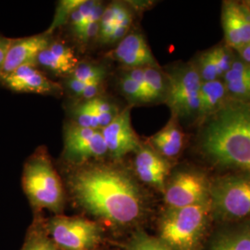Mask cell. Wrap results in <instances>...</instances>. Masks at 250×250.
I'll use <instances>...</instances> for the list:
<instances>
[{"label":"cell","instance_id":"cell-1","mask_svg":"<svg viewBox=\"0 0 250 250\" xmlns=\"http://www.w3.org/2000/svg\"><path fill=\"white\" fill-rule=\"evenodd\" d=\"M120 161L99 160L72 166L67 185L78 205L111 224H134L145 209V195Z\"/></svg>","mask_w":250,"mask_h":250},{"label":"cell","instance_id":"cell-2","mask_svg":"<svg viewBox=\"0 0 250 250\" xmlns=\"http://www.w3.org/2000/svg\"><path fill=\"white\" fill-rule=\"evenodd\" d=\"M199 145L215 164L250 171V101L227 100L206 119Z\"/></svg>","mask_w":250,"mask_h":250},{"label":"cell","instance_id":"cell-3","mask_svg":"<svg viewBox=\"0 0 250 250\" xmlns=\"http://www.w3.org/2000/svg\"><path fill=\"white\" fill-rule=\"evenodd\" d=\"M22 189L31 205L36 209L61 212L65 193L62 182L45 146H39L27 159L22 176Z\"/></svg>","mask_w":250,"mask_h":250},{"label":"cell","instance_id":"cell-4","mask_svg":"<svg viewBox=\"0 0 250 250\" xmlns=\"http://www.w3.org/2000/svg\"><path fill=\"white\" fill-rule=\"evenodd\" d=\"M211 210L210 198L195 205L169 208L161 218V241L172 250H193Z\"/></svg>","mask_w":250,"mask_h":250},{"label":"cell","instance_id":"cell-5","mask_svg":"<svg viewBox=\"0 0 250 250\" xmlns=\"http://www.w3.org/2000/svg\"><path fill=\"white\" fill-rule=\"evenodd\" d=\"M169 88L165 102L172 115L180 120L198 118L199 94L202 80L195 64L178 65L166 72Z\"/></svg>","mask_w":250,"mask_h":250},{"label":"cell","instance_id":"cell-6","mask_svg":"<svg viewBox=\"0 0 250 250\" xmlns=\"http://www.w3.org/2000/svg\"><path fill=\"white\" fill-rule=\"evenodd\" d=\"M212 209L224 218L240 219L250 215V175L227 176L210 185Z\"/></svg>","mask_w":250,"mask_h":250},{"label":"cell","instance_id":"cell-7","mask_svg":"<svg viewBox=\"0 0 250 250\" xmlns=\"http://www.w3.org/2000/svg\"><path fill=\"white\" fill-rule=\"evenodd\" d=\"M48 229L52 241L62 250H92L102 235L98 223L80 217H54Z\"/></svg>","mask_w":250,"mask_h":250},{"label":"cell","instance_id":"cell-8","mask_svg":"<svg viewBox=\"0 0 250 250\" xmlns=\"http://www.w3.org/2000/svg\"><path fill=\"white\" fill-rule=\"evenodd\" d=\"M63 143V159L71 166L99 161L107 156L101 130L83 128L69 123L64 128Z\"/></svg>","mask_w":250,"mask_h":250},{"label":"cell","instance_id":"cell-9","mask_svg":"<svg viewBox=\"0 0 250 250\" xmlns=\"http://www.w3.org/2000/svg\"><path fill=\"white\" fill-rule=\"evenodd\" d=\"M210 184L205 175L192 170L176 173L164 188V200L169 208L195 205L209 198Z\"/></svg>","mask_w":250,"mask_h":250},{"label":"cell","instance_id":"cell-10","mask_svg":"<svg viewBox=\"0 0 250 250\" xmlns=\"http://www.w3.org/2000/svg\"><path fill=\"white\" fill-rule=\"evenodd\" d=\"M131 107L122 109L115 119L101 130L107 156L113 161H121L128 154L135 153L142 146L132 126Z\"/></svg>","mask_w":250,"mask_h":250},{"label":"cell","instance_id":"cell-11","mask_svg":"<svg viewBox=\"0 0 250 250\" xmlns=\"http://www.w3.org/2000/svg\"><path fill=\"white\" fill-rule=\"evenodd\" d=\"M0 84L16 93L60 96L64 91L60 83L49 79L35 65H24L0 76Z\"/></svg>","mask_w":250,"mask_h":250},{"label":"cell","instance_id":"cell-12","mask_svg":"<svg viewBox=\"0 0 250 250\" xmlns=\"http://www.w3.org/2000/svg\"><path fill=\"white\" fill-rule=\"evenodd\" d=\"M124 69H137L146 67H160L145 36L137 32H130L108 53Z\"/></svg>","mask_w":250,"mask_h":250},{"label":"cell","instance_id":"cell-13","mask_svg":"<svg viewBox=\"0 0 250 250\" xmlns=\"http://www.w3.org/2000/svg\"><path fill=\"white\" fill-rule=\"evenodd\" d=\"M134 12L125 2H112L105 7L99 21L98 43L116 45L130 33Z\"/></svg>","mask_w":250,"mask_h":250},{"label":"cell","instance_id":"cell-14","mask_svg":"<svg viewBox=\"0 0 250 250\" xmlns=\"http://www.w3.org/2000/svg\"><path fill=\"white\" fill-rule=\"evenodd\" d=\"M134 169L141 182L164 191L170 173V162L155 151L148 144H142L134 153Z\"/></svg>","mask_w":250,"mask_h":250},{"label":"cell","instance_id":"cell-15","mask_svg":"<svg viewBox=\"0 0 250 250\" xmlns=\"http://www.w3.org/2000/svg\"><path fill=\"white\" fill-rule=\"evenodd\" d=\"M51 40V35L47 33L21 38H12L0 76L7 75L24 65L36 66L38 55Z\"/></svg>","mask_w":250,"mask_h":250},{"label":"cell","instance_id":"cell-16","mask_svg":"<svg viewBox=\"0 0 250 250\" xmlns=\"http://www.w3.org/2000/svg\"><path fill=\"white\" fill-rule=\"evenodd\" d=\"M79 62L73 48L62 41L52 39L38 55L36 66L56 76L67 78Z\"/></svg>","mask_w":250,"mask_h":250},{"label":"cell","instance_id":"cell-17","mask_svg":"<svg viewBox=\"0 0 250 250\" xmlns=\"http://www.w3.org/2000/svg\"><path fill=\"white\" fill-rule=\"evenodd\" d=\"M185 135L179 125V120L172 115L160 132L152 135L148 139V145L163 158L174 159L182 151Z\"/></svg>","mask_w":250,"mask_h":250},{"label":"cell","instance_id":"cell-18","mask_svg":"<svg viewBox=\"0 0 250 250\" xmlns=\"http://www.w3.org/2000/svg\"><path fill=\"white\" fill-rule=\"evenodd\" d=\"M107 71V67L100 63L79 62L72 74L65 78L64 85L68 92L77 99L90 83L105 82Z\"/></svg>","mask_w":250,"mask_h":250},{"label":"cell","instance_id":"cell-19","mask_svg":"<svg viewBox=\"0 0 250 250\" xmlns=\"http://www.w3.org/2000/svg\"><path fill=\"white\" fill-rule=\"evenodd\" d=\"M227 90L224 81L202 82L199 94L198 118L206 120L224 106L227 99Z\"/></svg>","mask_w":250,"mask_h":250},{"label":"cell","instance_id":"cell-20","mask_svg":"<svg viewBox=\"0 0 250 250\" xmlns=\"http://www.w3.org/2000/svg\"><path fill=\"white\" fill-rule=\"evenodd\" d=\"M105 7L106 5L100 1H83L80 6L72 11L66 22L73 37L85 27L99 21Z\"/></svg>","mask_w":250,"mask_h":250},{"label":"cell","instance_id":"cell-21","mask_svg":"<svg viewBox=\"0 0 250 250\" xmlns=\"http://www.w3.org/2000/svg\"><path fill=\"white\" fill-rule=\"evenodd\" d=\"M143 70L148 102L165 101L169 88L166 72L161 71L160 67H146Z\"/></svg>","mask_w":250,"mask_h":250},{"label":"cell","instance_id":"cell-22","mask_svg":"<svg viewBox=\"0 0 250 250\" xmlns=\"http://www.w3.org/2000/svg\"><path fill=\"white\" fill-rule=\"evenodd\" d=\"M208 250H250V228H239L222 233Z\"/></svg>","mask_w":250,"mask_h":250},{"label":"cell","instance_id":"cell-23","mask_svg":"<svg viewBox=\"0 0 250 250\" xmlns=\"http://www.w3.org/2000/svg\"><path fill=\"white\" fill-rule=\"evenodd\" d=\"M222 21L226 44L229 47H232L236 50L240 49L243 44L239 24L235 13V2H224Z\"/></svg>","mask_w":250,"mask_h":250},{"label":"cell","instance_id":"cell-24","mask_svg":"<svg viewBox=\"0 0 250 250\" xmlns=\"http://www.w3.org/2000/svg\"><path fill=\"white\" fill-rule=\"evenodd\" d=\"M119 88L125 99L132 105L147 103L141 85L124 72L119 78Z\"/></svg>","mask_w":250,"mask_h":250},{"label":"cell","instance_id":"cell-25","mask_svg":"<svg viewBox=\"0 0 250 250\" xmlns=\"http://www.w3.org/2000/svg\"><path fill=\"white\" fill-rule=\"evenodd\" d=\"M83 0H65L62 1L58 7L57 9V13L56 16L54 18L53 23L51 24V27L49 28V30H47L45 33L51 35V33L54 30L58 27L66 24L67 20L69 18V16L71 15L72 11L76 9L78 6H80L83 3Z\"/></svg>","mask_w":250,"mask_h":250},{"label":"cell","instance_id":"cell-26","mask_svg":"<svg viewBox=\"0 0 250 250\" xmlns=\"http://www.w3.org/2000/svg\"><path fill=\"white\" fill-rule=\"evenodd\" d=\"M196 67L202 82H209L219 79L211 50L207 51L200 56L198 66L196 65Z\"/></svg>","mask_w":250,"mask_h":250},{"label":"cell","instance_id":"cell-27","mask_svg":"<svg viewBox=\"0 0 250 250\" xmlns=\"http://www.w3.org/2000/svg\"><path fill=\"white\" fill-rule=\"evenodd\" d=\"M211 53L213 56L219 78L224 77V74L230 70L232 66L233 62L232 53L230 52L228 47L224 45H219L217 47H214L213 49H211Z\"/></svg>","mask_w":250,"mask_h":250},{"label":"cell","instance_id":"cell-28","mask_svg":"<svg viewBox=\"0 0 250 250\" xmlns=\"http://www.w3.org/2000/svg\"><path fill=\"white\" fill-rule=\"evenodd\" d=\"M224 83L236 81L250 80V64L242 60H234L230 70L224 74Z\"/></svg>","mask_w":250,"mask_h":250},{"label":"cell","instance_id":"cell-29","mask_svg":"<svg viewBox=\"0 0 250 250\" xmlns=\"http://www.w3.org/2000/svg\"><path fill=\"white\" fill-rule=\"evenodd\" d=\"M235 13L240 29L242 44L244 46L250 42V10L247 5L235 2Z\"/></svg>","mask_w":250,"mask_h":250},{"label":"cell","instance_id":"cell-30","mask_svg":"<svg viewBox=\"0 0 250 250\" xmlns=\"http://www.w3.org/2000/svg\"><path fill=\"white\" fill-rule=\"evenodd\" d=\"M131 250H172L161 239L153 238L146 234L135 236L131 246Z\"/></svg>","mask_w":250,"mask_h":250},{"label":"cell","instance_id":"cell-31","mask_svg":"<svg viewBox=\"0 0 250 250\" xmlns=\"http://www.w3.org/2000/svg\"><path fill=\"white\" fill-rule=\"evenodd\" d=\"M224 84L231 99L250 101V80L236 81Z\"/></svg>","mask_w":250,"mask_h":250},{"label":"cell","instance_id":"cell-32","mask_svg":"<svg viewBox=\"0 0 250 250\" xmlns=\"http://www.w3.org/2000/svg\"><path fill=\"white\" fill-rule=\"evenodd\" d=\"M21 250H62L53 241L40 234H33L27 238Z\"/></svg>","mask_w":250,"mask_h":250},{"label":"cell","instance_id":"cell-33","mask_svg":"<svg viewBox=\"0 0 250 250\" xmlns=\"http://www.w3.org/2000/svg\"><path fill=\"white\" fill-rule=\"evenodd\" d=\"M12 42V38H9L0 34V73L2 72L4 63L6 61V56L9 50V45Z\"/></svg>","mask_w":250,"mask_h":250},{"label":"cell","instance_id":"cell-34","mask_svg":"<svg viewBox=\"0 0 250 250\" xmlns=\"http://www.w3.org/2000/svg\"><path fill=\"white\" fill-rule=\"evenodd\" d=\"M238 52L241 56L242 61L250 64V42L244 46H242L240 49H238Z\"/></svg>","mask_w":250,"mask_h":250},{"label":"cell","instance_id":"cell-35","mask_svg":"<svg viewBox=\"0 0 250 250\" xmlns=\"http://www.w3.org/2000/svg\"><path fill=\"white\" fill-rule=\"evenodd\" d=\"M248 7H249V9H250V4H249V6H248Z\"/></svg>","mask_w":250,"mask_h":250}]
</instances>
